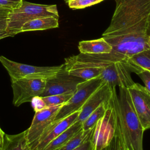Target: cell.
Instances as JSON below:
<instances>
[{"label": "cell", "mask_w": 150, "mask_h": 150, "mask_svg": "<svg viewBox=\"0 0 150 150\" xmlns=\"http://www.w3.org/2000/svg\"><path fill=\"white\" fill-rule=\"evenodd\" d=\"M116 6L110 24L102 37L112 46L108 54L76 55L84 66L103 67L124 62L150 48L146 34L150 14V0H115Z\"/></svg>", "instance_id": "1"}, {"label": "cell", "mask_w": 150, "mask_h": 150, "mask_svg": "<svg viewBox=\"0 0 150 150\" xmlns=\"http://www.w3.org/2000/svg\"><path fill=\"white\" fill-rule=\"evenodd\" d=\"M117 108L121 131L129 150H143L144 129L127 88L119 87Z\"/></svg>", "instance_id": "2"}, {"label": "cell", "mask_w": 150, "mask_h": 150, "mask_svg": "<svg viewBox=\"0 0 150 150\" xmlns=\"http://www.w3.org/2000/svg\"><path fill=\"white\" fill-rule=\"evenodd\" d=\"M45 16L59 18L56 5H42L23 1L21 6L11 11L8 16L6 33L13 36L20 33L22 26L35 18Z\"/></svg>", "instance_id": "3"}, {"label": "cell", "mask_w": 150, "mask_h": 150, "mask_svg": "<svg viewBox=\"0 0 150 150\" xmlns=\"http://www.w3.org/2000/svg\"><path fill=\"white\" fill-rule=\"evenodd\" d=\"M0 62L6 70L11 79H44L55 76L63 68V64L54 66H35L18 63L0 56Z\"/></svg>", "instance_id": "4"}, {"label": "cell", "mask_w": 150, "mask_h": 150, "mask_svg": "<svg viewBox=\"0 0 150 150\" xmlns=\"http://www.w3.org/2000/svg\"><path fill=\"white\" fill-rule=\"evenodd\" d=\"M117 94L114 87L107 110L95 127L93 137L94 150H101L105 148L115 135L117 121Z\"/></svg>", "instance_id": "5"}, {"label": "cell", "mask_w": 150, "mask_h": 150, "mask_svg": "<svg viewBox=\"0 0 150 150\" xmlns=\"http://www.w3.org/2000/svg\"><path fill=\"white\" fill-rule=\"evenodd\" d=\"M104 82L105 81L99 76L80 83L77 85V89L71 97L67 103L62 105L59 109L52 124L80 110L87 99L100 87Z\"/></svg>", "instance_id": "6"}, {"label": "cell", "mask_w": 150, "mask_h": 150, "mask_svg": "<svg viewBox=\"0 0 150 150\" xmlns=\"http://www.w3.org/2000/svg\"><path fill=\"white\" fill-rule=\"evenodd\" d=\"M13 91V104L18 107L23 103L31 102L40 96L45 90L46 80L44 79H11Z\"/></svg>", "instance_id": "7"}, {"label": "cell", "mask_w": 150, "mask_h": 150, "mask_svg": "<svg viewBox=\"0 0 150 150\" xmlns=\"http://www.w3.org/2000/svg\"><path fill=\"white\" fill-rule=\"evenodd\" d=\"M62 106V105H59L46 107L35 112L30 126L26 130V138L31 150L35 148L43 134L52 124Z\"/></svg>", "instance_id": "8"}, {"label": "cell", "mask_w": 150, "mask_h": 150, "mask_svg": "<svg viewBox=\"0 0 150 150\" xmlns=\"http://www.w3.org/2000/svg\"><path fill=\"white\" fill-rule=\"evenodd\" d=\"M84 80L70 74L63 67L53 77L46 80L45 90L40 97L56 94L73 93L77 89V85Z\"/></svg>", "instance_id": "9"}, {"label": "cell", "mask_w": 150, "mask_h": 150, "mask_svg": "<svg viewBox=\"0 0 150 150\" xmlns=\"http://www.w3.org/2000/svg\"><path fill=\"white\" fill-rule=\"evenodd\" d=\"M127 62H119L102 67L100 77L111 87L128 88L134 84Z\"/></svg>", "instance_id": "10"}, {"label": "cell", "mask_w": 150, "mask_h": 150, "mask_svg": "<svg viewBox=\"0 0 150 150\" xmlns=\"http://www.w3.org/2000/svg\"><path fill=\"white\" fill-rule=\"evenodd\" d=\"M135 111L144 130L150 128V92L139 83L128 88Z\"/></svg>", "instance_id": "11"}, {"label": "cell", "mask_w": 150, "mask_h": 150, "mask_svg": "<svg viewBox=\"0 0 150 150\" xmlns=\"http://www.w3.org/2000/svg\"><path fill=\"white\" fill-rule=\"evenodd\" d=\"M114 87H111L108 83L104 82L82 106L76 121L83 123L90 114L103 103L110 100L112 97Z\"/></svg>", "instance_id": "12"}, {"label": "cell", "mask_w": 150, "mask_h": 150, "mask_svg": "<svg viewBox=\"0 0 150 150\" xmlns=\"http://www.w3.org/2000/svg\"><path fill=\"white\" fill-rule=\"evenodd\" d=\"M80 110L52 124L41 136L32 150H42L50 141L56 138L76 122Z\"/></svg>", "instance_id": "13"}, {"label": "cell", "mask_w": 150, "mask_h": 150, "mask_svg": "<svg viewBox=\"0 0 150 150\" xmlns=\"http://www.w3.org/2000/svg\"><path fill=\"white\" fill-rule=\"evenodd\" d=\"M78 48L82 54H108L112 51V46L103 37L94 40L81 41L79 43Z\"/></svg>", "instance_id": "14"}, {"label": "cell", "mask_w": 150, "mask_h": 150, "mask_svg": "<svg viewBox=\"0 0 150 150\" xmlns=\"http://www.w3.org/2000/svg\"><path fill=\"white\" fill-rule=\"evenodd\" d=\"M59 27V18L53 16H45L35 18L25 23L21 28L20 33L42 30Z\"/></svg>", "instance_id": "15"}, {"label": "cell", "mask_w": 150, "mask_h": 150, "mask_svg": "<svg viewBox=\"0 0 150 150\" xmlns=\"http://www.w3.org/2000/svg\"><path fill=\"white\" fill-rule=\"evenodd\" d=\"M82 129V123L76 122L50 141L42 150H58Z\"/></svg>", "instance_id": "16"}, {"label": "cell", "mask_w": 150, "mask_h": 150, "mask_svg": "<svg viewBox=\"0 0 150 150\" xmlns=\"http://www.w3.org/2000/svg\"><path fill=\"white\" fill-rule=\"evenodd\" d=\"M2 150H31L26 136V130L19 134H5Z\"/></svg>", "instance_id": "17"}, {"label": "cell", "mask_w": 150, "mask_h": 150, "mask_svg": "<svg viewBox=\"0 0 150 150\" xmlns=\"http://www.w3.org/2000/svg\"><path fill=\"white\" fill-rule=\"evenodd\" d=\"M66 69V68H65ZM66 70L70 74L80 77L84 80H89L99 77L102 67H79Z\"/></svg>", "instance_id": "18"}, {"label": "cell", "mask_w": 150, "mask_h": 150, "mask_svg": "<svg viewBox=\"0 0 150 150\" xmlns=\"http://www.w3.org/2000/svg\"><path fill=\"white\" fill-rule=\"evenodd\" d=\"M110 100L107 102L103 103L90 114V115L86 119L85 121H83V122L82 123L83 130H89L96 126L98 121L104 116L107 110V108L110 104Z\"/></svg>", "instance_id": "19"}, {"label": "cell", "mask_w": 150, "mask_h": 150, "mask_svg": "<svg viewBox=\"0 0 150 150\" xmlns=\"http://www.w3.org/2000/svg\"><path fill=\"white\" fill-rule=\"evenodd\" d=\"M95 127L87 131H84L81 129L58 150H73L77 148L92 137L94 134Z\"/></svg>", "instance_id": "20"}, {"label": "cell", "mask_w": 150, "mask_h": 150, "mask_svg": "<svg viewBox=\"0 0 150 150\" xmlns=\"http://www.w3.org/2000/svg\"><path fill=\"white\" fill-rule=\"evenodd\" d=\"M127 62L139 69L150 71V48L134 54Z\"/></svg>", "instance_id": "21"}, {"label": "cell", "mask_w": 150, "mask_h": 150, "mask_svg": "<svg viewBox=\"0 0 150 150\" xmlns=\"http://www.w3.org/2000/svg\"><path fill=\"white\" fill-rule=\"evenodd\" d=\"M73 93L56 94L41 97L45 104L46 107H50L65 104L71 97Z\"/></svg>", "instance_id": "22"}, {"label": "cell", "mask_w": 150, "mask_h": 150, "mask_svg": "<svg viewBox=\"0 0 150 150\" xmlns=\"http://www.w3.org/2000/svg\"><path fill=\"white\" fill-rule=\"evenodd\" d=\"M104 0H68L66 2L69 8L77 9H83L98 4Z\"/></svg>", "instance_id": "23"}, {"label": "cell", "mask_w": 150, "mask_h": 150, "mask_svg": "<svg viewBox=\"0 0 150 150\" xmlns=\"http://www.w3.org/2000/svg\"><path fill=\"white\" fill-rule=\"evenodd\" d=\"M115 135L117 136V150H129L123 138V135H122V133L121 131V126L120 124V121L118 118V112H117V125H116V129H115Z\"/></svg>", "instance_id": "24"}, {"label": "cell", "mask_w": 150, "mask_h": 150, "mask_svg": "<svg viewBox=\"0 0 150 150\" xmlns=\"http://www.w3.org/2000/svg\"><path fill=\"white\" fill-rule=\"evenodd\" d=\"M23 0H0V8L12 11L19 8Z\"/></svg>", "instance_id": "25"}, {"label": "cell", "mask_w": 150, "mask_h": 150, "mask_svg": "<svg viewBox=\"0 0 150 150\" xmlns=\"http://www.w3.org/2000/svg\"><path fill=\"white\" fill-rule=\"evenodd\" d=\"M135 73L141 78L145 84V87L150 92V71L138 68Z\"/></svg>", "instance_id": "26"}, {"label": "cell", "mask_w": 150, "mask_h": 150, "mask_svg": "<svg viewBox=\"0 0 150 150\" xmlns=\"http://www.w3.org/2000/svg\"><path fill=\"white\" fill-rule=\"evenodd\" d=\"M11 11L0 8V33L6 32L8 16Z\"/></svg>", "instance_id": "27"}, {"label": "cell", "mask_w": 150, "mask_h": 150, "mask_svg": "<svg viewBox=\"0 0 150 150\" xmlns=\"http://www.w3.org/2000/svg\"><path fill=\"white\" fill-rule=\"evenodd\" d=\"M31 102L32 103V107L35 112L40 111V110L46 108L45 106V104L40 96L35 97V98H33L32 99Z\"/></svg>", "instance_id": "28"}, {"label": "cell", "mask_w": 150, "mask_h": 150, "mask_svg": "<svg viewBox=\"0 0 150 150\" xmlns=\"http://www.w3.org/2000/svg\"><path fill=\"white\" fill-rule=\"evenodd\" d=\"M93 137H91L88 139L86 140L80 145L74 148L73 150H94V145L93 139Z\"/></svg>", "instance_id": "29"}, {"label": "cell", "mask_w": 150, "mask_h": 150, "mask_svg": "<svg viewBox=\"0 0 150 150\" xmlns=\"http://www.w3.org/2000/svg\"><path fill=\"white\" fill-rule=\"evenodd\" d=\"M106 150H117V139L115 132L114 138L106 146Z\"/></svg>", "instance_id": "30"}, {"label": "cell", "mask_w": 150, "mask_h": 150, "mask_svg": "<svg viewBox=\"0 0 150 150\" xmlns=\"http://www.w3.org/2000/svg\"><path fill=\"white\" fill-rule=\"evenodd\" d=\"M4 136H5V133L3 132V131L0 128V149L1 150L2 149V147H3Z\"/></svg>", "instance_id": "31"}, {"label": "cell", "mask_w": 150, "mask_h": 150, "mask_svg": "<svg viewBox=\"0 0 150 150\" xmlns=\"http://www.w3.org/2000/svg\"><path fill=\"white\" fill-rule=\"evenodd\" d=\"M146 34L148 36L150 35V14L149 15L148 19V23H147V29H146Z\"/></svg>", "instance_id": "32"}, {"label": "cell", "mask_w": 150, "mask_h": 150, "mask_svg": "<svg viewBox=\"0 0 150 150\" xmlns=\"http://www.w3.org/2000/svg\"><path fill=\"white\" fill-rule=\"evenodd\" d=\"M9 36H11L8 33H7L6 32H4V33H0V40L2 39L5 38L9 37Z\"/></svg>", "instance_id": "33"}, {"label": "cell", "mask_w": 150, "mask_h": 150, "mask_svg": "<svg viewBox=\"0 0 150 150\" xmlns=\"http://www.w3.org/2000/svg\"><path fill=\"white\" fill-rule=\"evenodd\" d=\"M148 44L150 46V35L148 36Z\"/></svg>", "instance_id": "34"}, {"label": "cell", "mask_w": 150, "mask_h": 150, "mask_svg": "<svg viewBox=\"0 0 150 150\" xmlns=\"http://www.w3.org/2000/svg\"><path fill=\"white\" fill-rule=\"evenodd\" d=\"M101 150H106V147H105V148H103V149H101Z\"/></svg>", "instance_id": "35"}, {"label": "cell", "mask_w": 150, "mask_h": 150, "mask_svg": "<svg viewBox=\"0 0 150 150\" xmlns=\"http://www.w3.org/2000/svg\"><path fill=\"white\" fill-rule=\"evenodd\" d=\"M68 1V0H66V1H66H66Z\"/></svg>", "instance_id": "36"}, {"label": "cell", "mask_w": 150, "mask_h": 150, "mask_svg": "<svg viewBox=\"0 0 150 150\" xmlns=\"http://www.w3.org/2000/svg\"><path fill=\"white\" fill-rule=\"evenodd\" d=\"M64 1H66V0H64Z\"/></svg>", "instance_id": "37"}, {"label": "cell", "mask_w": 150, "mask_h": 150, "mask_svg": "<svg viewBox=\"0 0 150 150\" xmlns=\"http://www.w3.org/2000/svg\"><path fill=\"white\" fill-rule=\"evenodd\" d=\"M0 150H1V149H0Z\"/></svg>", "instance_id": "38"}]
</instances>
